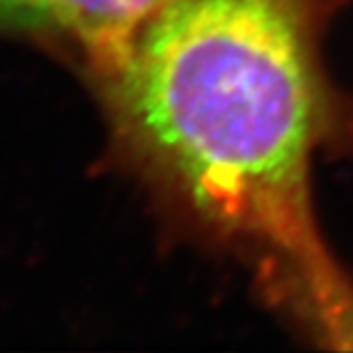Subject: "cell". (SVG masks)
<instances>
[{"label": "cell", "mask_w": 353, "mask_h": 353, "mask_svg": "<svg viewBox=\"0 0 353 353\" xmlns=\"http://www.w3.org/2000/svg\"><path fill=\"white\" fill-rule=\"evenodd\" d=\"M344 0H170L97 83L117 152L183 223L257 262L275 305L353 349V278L312 202L319 154L353 152V97L323 37Z\"/></svg>", "instance_id": "6da1fadb"}, {"label": "cell", "mask_w": 353, "mask_h": 353, "mask_svg": "<svg viewBox=\"0 0 353 353\" xmlns=\"http://www.w3.org/2000/svg\"><path fill=\"white\" fill-rule=\"evenodd\" d=\"M170 0H0V30L23 32L67 51L103 81L133 37Z\"/></svg>", "instance_id": "7a4b0ae2"}]
</instances>
